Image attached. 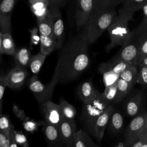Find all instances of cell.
<instances>
[{"mask_svg": "<svg viewBox=\"0 0 147 147\" xmlns=\"http://www.w3.org/2000/svg\"><path fill=\"white\" fill-rule=\"evenodd\" d=\"M49 11L51 14L54 37L57 43V49H60L64 44V25L60 8L49 6Z\"/></svg>", "mask_w": 147, "mask_h": 147, "instance_id": "obj_11", "label": "cell"}, {"mask_svg": "<svg viewBox=\"0 0 147 147\" xmlns=\"http://www.w3.org/2000/svg\"><path fill=\"white\" fill-rule=\"evenodd\" d=\"M137 72V67L131 64L120 74V78L127 82L133 87L134 84L136 83Z\"/></svg>", "mask_w": 147, "mask_h": 147, "instance_id": "obj_28", "label": "cell"}, {"mask_svg": "<svg viewBox=\"0 0 147 147\" xmlns=\"http://www.w3.org/2000/svg\"><path fill=\"white\" fill-rule=\"evenodd\" d=\"M2 49L3 53L13 55L16 51V47L11 33H3Z\"/></svg>", "mask_w": 147, "mask_h": 147, "instance_id": "obj_30", "label": "cell"}, {"mask_svg": "<svg viewBox=\"0 0 147 147\" xmlns=\"http://www.w3.org/2000/svg\"><path fill=\"white\" fill-rule=\"evenodd\" d=\"M1 55H0V57H1Z\"/></svg>", "mask_w": 147, "mask_h": 147, "instance_id": "obj_51", "label": "cell"}, {"mask_svg": "<svg viewBox=\"0 0 147 147\" xmlns=\"http://www.w3.org/2000/svg\"><path fill=\"white\" fill-rule=\"evenodd\" d=\"M49 6H56L59 8L63 7L67 3L68 0H48Z\"/></svg>", "mask_w": 147, "mask_h": 147, "instance_id": "obj_45", "label": "cell"}, {"mask_svg": "<svg viewBox=\"0 0 147 147\" xmlns=\"http://www.w3.org/2000/svg\"><path fill=\"white\" fill-rule=\"evenodd\" d=\"M130 64H131L127 61L112 58L108 61L101 63L99 66L98 71L100 74L105 71H112L116 74H120Z\"/></svg>", "mask_w": 147, "mask_h": 147, "instance_id": "obj_17", "label": "cell"}, {"mask_svg": "<svg viewBox=\"0 0 147 147\" xmlns=\"http://www.w3.org/2000/svg\"><path fill=\"white\" fill-rule=\"evenodd\" d=\"M131 86L125 80L121 78H119L117 82V90L115 98L113 100V103H118L122 102L123 99L128 95L130 90Z\"/></svg>", "mask_w": 147, "mask_h": 147, "instance_id": "obj_25", "label": "cell"}, {"mask_svg": "<svg viewBox=\"0 0 147 147\" xmlns=\"http://www.w3.org/2000/svg\"><path fill=\"white\" fill-rule=\"evenodd\" d=\"M14 125L12 124L10 132H9V147H18V145L16 141L14 134Z\"/></svg>", "mask_w": 147, "mask_h": 147, "instance_id": "obj_43", "label": "cell"}, {"mask_svg": "<svg viewBox=\"0 0 147 147\" xmlns=\"http://www.w3.org/2000/svg\"><path fill=\"white\" fill-rule=\"evenodd\" d=\"M98 91L94 86L91 80H89L79 84L78 87L77 94L83 103H84L94 97Z\"/></svg>", "mask_w": 147, "mask_h": 147, "instance_id": "obj_19", "label": "cell"}, {"mask_svg": "<svg viewBox=\"0 0 147 147\" xmlns=\"http://www.w3.org/2000/svg\"><path fill=\"white\" fill-rule=\"evenodd\" d=\"M40 110L48 122L58 126L64 118L61 109L59 104L48 100L40 104Z\"/></svg>", "mask_w": 147, "mask_h": 147, "instance_id": "obj_9", "label": "cell"}, {"mask_svg": "<svg viewBox=\"0 0 147 147\" xmlns=\"http://www.w3.org/2000/svg\"><path fill=\"white\" fill-rule=\"evenodd\" d=\"M61 140L64 146L74 147L76 124L75 119L64 118L59 125Z\"/></svg>", "mask_w": 147, "mask_h": 147, "instance_id": "obj_12", "label": "cell"}, {"mask_svg": "<svg viewBox=\"0 0 147 147\" xmlns=\"http://www.w3.org/2000/svg\"><path fill=\"white\" fill-rule=\"evenodd\" d=\"M96 144L90 137L89 133L83 129L76 131L74 138V147H97Z\"/></svg>", "mask_w": 147, "mask_h": 147, "instance_id": "obj_21", "label": "cell"}, {"mask_svg": "<svg viewBox=\"0 0 147 147\" xmlns=\"http://www.w3.org/2000/svg\"><path fill=\"white\" fill-rule=\"evenodd\" d=\"M117 16L115 9L106 10L92 14L79 34L89 44L94 43L107 30Z\"/></svg>", "mask_w": 147, "mask_h": 147, "instance_id": "obj_2", "label": "cell"}, {"mask_svg": "<svg viewBox=\"0 0 147 147\" xmlns=\"http://www.w3.org/2000/svg\"><path fill=\"white\" fill-rule=\"evenodd\" d=\"M139 65H147V56L142 57L139 58L136 60L134 65L137 67Z\"/></svg>", "mask_w": 147, "mask_h": 147, "instance_id": "obj_46", "label": "cell"}, {"mask_svg": "<svg viewBox=\"0 0 147 147\" xmlns=\"http://www.w3.org/2000/svg\"><path fill=\"white\" fill-rule=\"evenodd\" d=\"M119 1H120V2H121V3H123V2L124 1H125L126 0H119Z\"/></svg>", "mask_w": 147, "mask_h": 147, "instance_id": "obj_50", "label": "cell"}, {"mask_svg": "<svg viewBox=\"0 0 147 147\" xmlns=\"http://www.w3.org/2000/svg\"><path fill=\"white\" fill-rule=\"evenodd\" d=\"M6 84L4 79V75H0V113H2V100Z\"/></svg>", "mask_w": 147, "mask_h": 147, "instance_id": "obj_40", "label": "cell"}, {"mask_svg": "<svg viewBox=\"0 0 147 147\" xmlns=\"http://www.w3.org/2000/svg\"><path fill=\"white\" fill-rule=\"evenodd\" d=\"M147 38V19L145 17L140 24L130 32L129 37L120 51L113 57L134 65L140 49Z\"/></svg>", "mask_w": 147, "mask_h": 147, "instance_id": "obj_3", "label": "cell"}, {"mask_svg": "<svg viewBox=\"0 0 147 147\" xmlns=\"http://www.w3.org/2000/svg\"><path fill=\"white\" fill-rule=\"evenodd\" d=\"M129 147H147V126L131 142Z\"/></svg>", "mask_w": 147, "mask_h": 147, "instance_id": "obj_33", "label": "cell"}, {"mask_svg": "<svg viewBox=\"0 0 147 147\" xmlns=\"http://www.w3.org/2000/svg\"><path fill=\"white\" fill-rule=\"evenodd\" d=\"M113 108V105L110 104L103 113L98 118L95 123L93 136L99 144H100L102 140Z\"/></svg>", "mask_w": 147, "mask_h": 147, "instance_id": "obj_16", "label": "cell"}, {"mask_svg": "<svg viewBox=\"0 0 147 147\" xmlns=\"http://www.w3.org/2000/svg\"><path fill=\"white\" fill-rule=\"evenodd\" d=\"M47 56L40 51L38 53L30 56L28 67L33 75H37L40 72Z\"/></svg>", "mask_w": 147, "mask_h": 147, "instance_id": "obj_26", "label": "cell"}, {"mask_svg": "<svg viewBox=\"0 0 147 147\" xmlns=\"http://www.w3.org/2000/svg\"><path fill=\"white\" fill-rule=\"evenodd\" d=\"M115 146L117 147H127L126 142L124 140V139L122 141H120L118 142L117 144L115 145Z\"/></svg>", "mask_w": 147, "mask_h": 147, "instance_id": "obj_47", "label": "cell"}, {"mask_svg": "<svg viewBox=\"0 0 147 147\" xmlns=\"http://www.w3.org/2000/svg\"><path fill=\"white\" fill-rule=\"evenodd\" d=\"M14 134L16 141L18 146H22L24 147H28L29 146V143L26 137L22 132L18 131L14 129Z\"/></svg>", "mask_w": 147, "mask_h": 147, "instance_id": "obj_38", "label": "cell"}, {"mask_svg": "<svg viewBox=\"0 0 147 147\" xmlns=\"http://www.w3.org/2000/svg\"><path fill=\"white\" fill-rule=\"evenodd\" d=\"M59 105L61 109L64 118L71 120L75 119L77 111L72 105L68 103L62 96L60 98Z\"/></svg>", "mask_w": 147, "mask_h": 147, "instance_id": "obj_29", "label": "cell"}, {"mask_svg": "<svg viewBox=\"0 0 147 147\" xmlns=\"http://www.w3.org/2000/svg\"><path fill=\"white\" fill-rule=\"evenodd\" d=\"M138 72L136 78V83L141 85H147V65H139L137 66Z\"/></svg>", "mask_w": 147, "mask_h": 147, "instance_id": "obj_36", "label": "cell"}, {"mask_svg": "<svg viewBox=\"0 0 147 147\" xmlns=\"http://www.w3.org/2000/svg\"><path fill=\"white\" fill-rule=\"evenodd\" d=\"M147 126V112L144 111L133 117L127 126L124 133V140L126 146L129 147L131 142Z\"/></svg>", "mask_w": 147, "mask_h": 147, "instance_id": "obj_7", "label": "cell"}, {"mask_svg": "<svg viewBox=\"0 0 147 147\" xmlns=\"http://www.w3.org/2000/svg\"><path fill=\"white\" fill-rule=\"evenodd\" d=\"M123 125L124 118L123 115L114 107L107 124L109 133L113 135L120 133L123 130Z\"/></svg>", "mask_w": 147, "mask_h": 147, "instance_id": "obj_18", "label": "cell"}, {"mask_svg": "<svg viewBox=\"0 0 147 147\" xmlns=\"http://www.w3.org/2000/svg\"><path fill=\"white\" fill-rule=\"evenodd\" d=\"M13 57L16 66L26 68L28 66L31 56L30 51L26 48H21L16 49Z\"/></svg>", "mask_w": 147, "mask_h": 147, "instance_id": "obj_24", "label": "cell"}, {"mask_svg": "<svg viewBox=\"0 0 147 147\" xmlns=\"http://www.w3.org/2000/svg\"><path fill=\"white\" fill-rule=\"evenodd\" d=\"M147 0H126L123 2L122 7L135 13L137 11L142 9Z\"/></svg>", "mask_w": 147, "mask_h": 147, "instance_id": "obj_31", "label": "cell"}, {"mask_svg": "<svg viewBox=\"0 0 147 147\" xmlns=\"http://www.w3.org/2000/svg\"><path fill=\"white\" fill-rule=\"evenodd\" d=\"M117 82L110 86L105 87V90L103 92H102L105 99L111 104L113 103L116 96L117 90Z\"/></svg>", "mask_w": 147, "mask_h": 147, "instance_id": "obj_35", "label": "cell"}, {"mask_svg": "<svg viewBox=\"0 0 147 147\" xmlns=\"http://www.w3.org/2000/svg\"><path fill=\"white\" fill-rule=\"evenodd\" d=\"M119 3H121L119 0H94L92 14L108 9H115V7Z\"/></svg>", "mask_w": 147, "mask_h": 147, "instance_id": "obj_27", "label": "cell"}, {"mask_svg": "<svg viewBox=\"0 0 147 147\" xmlns=\"http://www.w3.org/2000/svg\"><path fill=\"white\" fill-rule=\"evenodd\" d=\"M146 112H147V111H146Z\"/></svg>", "mask_w": 147, "mask_h": 147, "instance_id": "obj_52", "label": "cell"}, {"mask_svg": "<svg viewBox=\"0 0 147 147\" xmlns=\"http://www.w3.org/2000/svg\"><path fill=\"white\" fill-rule=\"evenodd\" d=\"M11 123L8 115L0 113V130L9 134V132L11 127Z\"/></svg>", "mask_w": 147, "mask_h": 147, "instance_id": "obj_37", "label": "cell"}, {"mask_svg": "<svg viewBox=\"0 0 147 147\" xmlns=\"http://www.w3.org/2000/svg\"><path fill=\"white\" fill-rule=\"evenodd\" d=\"M12 110L14 115L21 121H23L27 117L25 112L23 110L20 109L18 106L15 104L13 105Z\"/></svg>", "mask_w": 147, "mask_h": 147, "instance_id": "obj_41", "label": "cell"}, {"mask_svg": "<svg viewBox=\"0 0 147 147\" xmlns=\"http://www.w3.org/2000/svg\"><path fill=\"white\" fill-rule=\"evenodd\" d=\"M103 75V80L105 87L110 86L118 82L120 78V74L112 71H105L101 74Z\"/></svg>", "mask_w": 147, "mask_h": 147, "instance_id": "obj_34", "label": "cell"}, {"mask_svg": "<svg viewBox=\"0 0 147 147\" xmlns=\"http://www.w3.org/2000/svg\"><path fill=\"white\" fill-rule=\"evenodd\" d=\"M40 52L48 56L56 49H57V43L53 37L40 34Z\"/></svg>", "mask_w": 147, "mask_h": 147, "instance_id": "obj_23", "label": "cell"}, {"mask_svg": "<svg viewBox=\"0 0 147 147\" xmlns=\"http://www.w3.org/2000/svg\"><path fill=\"white\" fill-rule=\"evenodd\" d=\"M2 37H3V33L0 31V55L3 54V52L2 49Z\"/></svg>", "mask_w": 147, "mask_h": 147, "instance_id": "obj_48", "label": "cell"}, {"mask_svg": "<svg viewBox=\"0 0 147 147\" xmlns=\"http://www.w3.org/2000/svg\"><path fill=\"white\" fill-rule=\"evenodd\" d=\"M42 132L49 146H64L61 140L59 126L52 125L45 120L42 124Z\"/></svg>", "mask_w": 147, "mask_h": 147, "instance_id": "obj_15", "label": "cell"}, {"mask_svg": "<svg viewBox=\"0 0 147 147\" xmlns=\"http://www.w3.org/2000/svg\"><path fill=\"white\" fill-rule=\"evenodd\" d=\"M17 0H0V31L11 33V14Z\"/></svg>", "mask_w": 147, "mask_h": 147, "instance_id": "obj_10", "label": "cell"}, {"mask_svg": "<svg viewBox=\"0 0 147 147\" xmlns=\"http://www.w3.org/2000/svg\"><path fill=\"white\" fill-rule=\"evenodd\" d=\"M31 45H37L40 42V34L38 28L34 27L29 30Z\"/></svg>", "mask_w": 147, "mask_h": 147, "instance_id": "obj_39", "label": "cell"}, {"mask_svg": "<svg viewBox=\"0 0 147 147\" xmlns=\"http://www.w3.org/2000/svg\"><path fill=\"white\" fill-rule=\"evenodd\" d=\"M94 0H76L75 23L81 29L89 20L94 9Z\"/></svg>", "mask_w": 147, "mask_h": 147, "instance_id": "obj_8", "label": "cell"}, {"mask_svg": "<svg viewBox=\"0 0 147 147\" xmlns=\"http://www.w3.org/2000/svg\"><path fill=\"white\" fill-rule=\"evenodd\" d=\"M142 10L143 11V13L144 15V17L147 19V2L143 6Z\"/></svg>", "mask_w": 147, "mask_h": 147, "instance_id": "obj_49", "label": "cell"}, {"mask_svg": "<svg viewBox=\"0 0 147 147\" xmlns=\"http://www.w3.org/2000/svg\"><path fill=\"white\" fill-rule=\"evenodd\" d=\"M145 96L143 92H138L130 96L125 102L123 110L126 114L130 117H134L144 111Z\"/></svg>", "mask_w": 147, "mask_h": 147, "instance_id": "obj_13", "label": "cell"}, {"mask_svg": "<svg viewBox=\"0 0 147 147\" xmlns=\"http://www.w3.org/2000/svg\"><path fill=\"white\" fill-rule=\"evenodd\" d=\"M133 13L121 7L117 17L107 29L110 42L106 47L109 52L114 48L123 45L127 40L130 34L129 22L133 20Z\"/></svg>", "mask_w": 147, "mask_h": 147, "instance_id": "obj_4", "label": "cell"}, {"mask_svg": "<svg viewBox=\"0 0 147 147\" xmlns=\"http://www.w3.org/2000/svg\"><path fill=\"white\" fill-rule=\"evenodd\" d=\"M144 56H147V38L144 42V43L140 49V51L138 52V54L136 60L139 58H141L142 57H144Z\"/></svg>", "mask_w": 147, "mask_h": 147, "instance_id": "obj_44", "label": "cell"}, {"mask_svg": "<svg viewBox=\"0 0 147 147\" xmlns=\"http://www.w3.org/2000/svg\"><path fill=\"white\" fill-rule=\"evenodd\" d=\"M57 84V80L54 76H52L48 83L45 84L38 79L36 75H33L28 82L29 89L33 93L39 104L51 100Z\"/></svg>", "mask_w": 147, "mask_h": 147, "instance_id": "obj_6", "label": "cell"}, {"mask_svg": "<svg viewBox=\"0 0 147 147\" xmlns=\"http://www.w3.org/2000/svg\"><path fill=\"white\" fill-rule=\"evenodd\" d=\"M28 75L25 68L15 66L4 75L6 86L13 89L21 87L25 83Z\"/></svg>", "mask_w": 147, "mask_h": 147, "instance_id": "obj_14", "label": "cell"}, {"mask_svg": "<svg viewBox=\"0 0 147 147\" xmlns=\"http://www.w3.org/2000/svg\"><path fill=\"white\" fill-rule=\"evenodd\" d=\"M37 22L40 34L54 37L52 21L49 9L48 14L44 18L37 20Z\"/></svg>", "mask_w": 147, "mask_h": 147, "instance_id": "obj_22", "label": "cell"}, {"mask_svg": "<svg viewBox=\"0 0 147 147\" xmlns=\"http://www.w3.org/2000/svg\"><path fill=\"white\" fill-rule=\"evenodd\" d=\"M22 126L24 129L30 133H33L34 131H36L40 126L42 125L43 121H36L34 119L30 118L28 117L22 121Z\"/></svg>", "mask_w": 147, "mask_h": 147, "instance_id": "obj_32", "label": "cell"}, {"mask_svg": "<svg viewBox=\"0 0 147 147\" xmlns=\"http://www.w3.org/2000/svg\"><path fill=\"white\" fill-rule=\"evenodd\" d=\"M29 2L37 20L44 18L49 12V3L48 0H29Z\"/></svg>", "mask_w": 147, "mask_h": 147, "instance_id": "obj_20", "label": "cell"}, {"mask_svg": "<svg viewBox=\"0 0 147 147\" xmlns=\"http://www.w3.org/2000/svg\"><path fill=\"white\" fill-rule=\"evenodd\" d=\"M88 45L79 33L71 37L63 44L53 75L57 84H66L76 80L88 68Z\"/></svg>", "mask_w": 147, "mask_h": 147, "instance_id": "obj_1", "label": "cell"}, {"mask_svg": "<svg viewBox=\"0 0 147 147\" xmlns=\"http://www.w3.org/2000/svg\"><path fill=\"white\" fill-rule=\"evenodd\" d=\"M110 103L99 91L88 102L83 103L79 121L83 129L94 135L95 123Z\"/></svg>", "mask_w": 147, "mask_h": 147, "instance_id": "obj_5", "label": "cell"}, {"mask_svg": "<svg viewBox=\"0 0 147 147\" xmlns=\"http://www.w3.org/2000/svg\"><path fill=\"white\" fill-rule=\"evenodd\" d=\"M9 134L0 130V147H9Z\"/></svg>", "mask_w": 147, "mask_h": 147, "instance_id": "obj_42", "label": "cell"}]
</instances>
